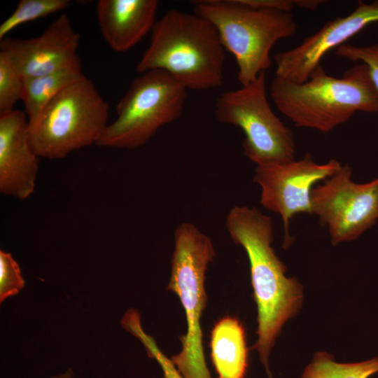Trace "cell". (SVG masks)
Instances as JSON below:
<instances>
[{
	"instance_id": "obj_24",
	"label": "cell",
	"mask_w": 378,
	"mask_h": 378,
	"mask_svg": "<svg viewBox=\"0 0 378 378\" xmlns=\"http://www.w3.org/2000/svg\"><path fill=\"white\" fill-rule=\"evenodd\" d=\"M294 6L300 8L313 10H315L324 1L320 0H293Z\"/></svg>"
},
{
	"instance_id": "obj_12",
	"label": "cell",
	"mask_w": 378,
	"mask_h": 378,
	"mask_svg": "<svg viewBox=\"0 0 378 378\" xmlns=\"http://www.w3.org/2000/svg\"><path fill=\"white\" fill-rule=\"evenodd\" d=\"M79 39L68 16L62 14L37 37L0 40V52L22 78L35 77L80 64Z\"/></svg>"
},
{
	"instance_id": "obj_15",
	"label": "cell",
	"mask_w": 378,
	"mask_h": 378,
	"mask_svg": "<svg viewBox=\"0 0 378 378\" xmlns=\"http://www.w3.org/2000/svg\"><path fill=\"white\" fill-rule=\"evenodd\" d=\"M211 358L218 378H245L248 349L245 329L234 317L216 323L211 332Z\"/></svg>"
},
{
	"instance_id": "obj_7",
	"label": "cell",
	"mask_w": 378,
	"mask_h": 378,
	"mask_svg": "<svg viewBox=\"0 0 378 378\" xmlns=\"http://www.w3.org/2000/svg\"><path fill=\"white\" fill-rule=\"evenodd\" d=\"M186 97L187 89L167 73H143L118 103L116 119L96 145L128 150L145 145L160 127L181 116Z\"/></svg>"
},
{
	"instance_id": "obj_14",
	"label": "cell",
	"mask_w": 378,
	"mask_h": 378,
	"mask_svg": "<svg viewBox=\"0 0 378 378\" xmlns=\"http://www.w3.org/2000/svg\"><path fill=\"white\" fill-rule=\"evenodd\" d=\"M156 0H99L97 17L103 38L123 52L139 43L156 23Z\"/></svg>"
},
{
	"instance_id": "obj_5",
	"label": "cell",
	"mask_w": 378,
	"mask_h": 378,
	"mask_svg": "<svg viewBox=\"0 0 378 378\" xmlns=\"http://www.w3.org/2000/svg\"><path fill=\"white\" fill-rule=\"evenodd\" d=\"M174 244L167 289L180 299L187 332L181 337V351L171 360L183 378H212L204 354L200 321L206 302V271L215 256L214 248L211 239L188 222L176 227Z\"/></svg>"
},
{
	"instance_id": "obj_10",
	"label": "cell",
	"mask_w": 378,
	"mask_h": 378,
	"mask_svg": "<svg viewBox=\"0 0 378 378\" xmlns=\"http://www.w3.org/2000/svg\"><path fill=\"white\" fill-rule=\"evenodd\" d=\"M341 167L340 162L335 159L325 164H317L309 153L298 160L257 166L253 181L261 188L260 202L266 209L281 216L284 248L293 240L289 234V223L293 216L312 214L311 192L314 184L329 178Z\"/></svg>"
},
{
	"instance_id": "obj_8",
	"label": "cell",
	"mask_w": 378,
	"mask_h": 378,
	"mask_svg": "<svg viewBox=\"0 0 378 378\" xmlns=\"http://www.w3.org/2000/svg\"><path fill=\"white\" fill-rule=\"evenodd\" d=\"M215 116L243 131L244 154L257 166L295 160L293 134L270 107L265 72L239 89L222 93L215 104Z\"/></svg>"
},
{
	"instance_id": "obj_20",
	"label": "cell",
	"mask_w": 378,
	"mask_h": 378,
	"mask_svg": "<svg viewBox=\"0 0 378 378\" xmlns=\"http://www.w3.org/2000/svg\"><path fill=\"white\" fill-rule=\"evenodd\" d=\"M22 77L4 53L0 52V115L13 111L15 103L22 100Z\"/></svg>"
},
{
	"instance_id": "obj_1",
	"label": "cell",
	"mask_w": 378,
	"mask_h": 378,
	"mask_svg": "<svg viewBox=\"0 0 378 378\" xmlns=\"http://www.w3.org/2000/svg\"><path fill=\"white\" fill-rule=\"evenodd\" d=\"M232 241L241 246L250 264L251 285L258 309L255 349L269 378V355L284 323L300 310L302 286L286 276V267L272 247L271 218L253 206H235L225 221Z\"/></svg>"
},
{
	"instance_id": "obj_17",
	"label": "cell",
	"mask_w": 378,
	"mask_h": 378,
	"mask_svg": "<svg viewBox=\"0 0 378 378\" xmlns=\"http://www.w3.org/2000/svg\"><path fill=\"white\" fill-rule=\"evenodd\" d=\"M378 373V357L342 363L326 352H316L300 378H369Z\"/></svg>"
},
{
	"instance_id": "obj_18",
	"label": "cell",
	"mask_w": 378,
	"mask_h": 378,
	"mask_svg": "<svg viewBox=\"0 0 378 378\" xmlns=\"http://www.w3.org/2000/svg\"><path fill=\"white\" fill-rule=\"evenodd\" d=\"M69 0H21L15 10L0 24V40L22 24L46 17L69 7Z\"/></svg>"
},
{
	"instance_id": "obj_2",
	"label": "cell",
	"mask_w": 378,
	"mask_h": 378,
	"mask_svg": "<svg viewBox=\"0 0 378 378\" xmlns=\"http://www.w3.org/2000/svg\"><path fill=\"white\" fill-rule=\"evenodd\" d=\"M225 49L214 25L176 9L157 20L136 71H163L187 90H206L223 83Z\"/></svg>"
},
{
	"instance_id": "obj_21",
	"label": "cell",
	"mask_w": 378,
	"mask_h": 378,
	"mask_svg": "<svg viewBox=\"0 0 378 378\" xmlns=\"http://www.w3.org/2000/svg\"><path fill=\"white\" fill-rule=\"evenodd\" d=\"M25 281L19 265L12 255L0 251V302L19 293Z\"/></svg>"
},
{
	"instance_id": "obj_13",
	"label": "cell",
	"mask_w": 378,
	"mask_h": 378,
	"mask_svg": "<svg viewBox=\"0 0 378 378\" xmlns=\"http://www.w3.org/2000/svg\"><path fill=\"white\" fill-rule=\"evenodd\" d=\"M39 158L29 141L24 112L14 109L0 115V192L23 200L36 187Z\"/></svg>"
},
{
	"instance_id": "obj_19",
	"label": "cell",
	"mask_w": 378,
	"mask_h": 378,
	"mask_svg": "<svg viewBox=\"0 0 378 378\" xmlns=\"http://www.w3.org/2000/svg\"><path fill=\"white\" fill-rule=\"evenodd\" d=\"M140 318V314L136 309H130L122 316L120 323L143 344L148 355L158 363L164 378H183L172 360L158 348L153 337L143 330Z\"/></svg>"
},
{
	"instance_id": "obj_11",
	"label": "cell",
	"mask_w": 378,
	"mask_h": 378,
	"mask_svg": "<svg viewBox=\"0 0 378 378\" xmlns=\"http://www.w3.org/2000/svg\"><path fill=\"white\" fill-rule=\"evenodd\" d=\"M378 22V0L358 1L355 9L345 17L326 23L300 45L274 56L276 76L295 83L307 81L330 50L337 48L371 23Z\"/></svg>"
},
{
	"instance_id": "obj_3",
	"label": "cell",
	"mask_w": 378,
	"mask_h": 378,
	"mask_svg": "<svg viewBox=\"0 0 378 378\" xmlns=\"http://www.w3.org/2000/svg\"><path fill=\"white\" fill-rule=\"evenodd\" d=\"M270 92L278 110L296 127L323 133L356 111L378 112V92L363 63L347 69L341 78L328 75L319 65L302 83L275 76Z\"/></svg>"
},
{
	"instance_id": "obj_16",
	"label": "cell",
	"mask_w": 378,
	"mask_h": 378,
	"mask_svg": "<svg viewBox=\"0 0 378 378\" xmlns=\"http://www.w3.org/2000/svg\"><path fill=\"white\" fill-rule=\"evenodd\" d=\"M84 76L80 64L43 76L22 78V102L28 124L31 125L38 119L59 92Z\"/></svg>"
},
{
	"instance_id": "obj_4",
	"label": "cell",
	"mask_w": 378,
	"mask_h": 378,
	"mask_svg": "<svg viewBox=\"0 0 378 378\" xmlns=\"http://www.w3.org/2000/svg\"><path fill=\"white\" fill-rule=\"evenodd\" d=\"M192 4L193 13L214 25L225 49L234 57L241 85L271 66L270 50L279 40L297 32L290 12L254 6L244 0H200Z\"/></svg>"
},
{
	"instance_id": "obj_6",
	"label": "cell",
	"mask_w": 378,
	"mask_h": 378,
	"mask_svg": "<svg viewBox=\"0 0 378 378\" xmlns=\"http://www.w3.org/2000/svg\"><path fill=\"white\" fill-rule=\"evenodd\" d=\"M108 104L84 76L69 85L29 125L31 148L38 158L62 159L96 144L108 126Z\"/></svg>"
},
{
	"instance_id": "obj_22",
	"label": "cell",
	"mask_w": 378,
	"mask_h": 378,
	"mask_svg": "<svg viewBox=\"0 0 378 378\" xmlns=\"http://www.w3.org/2000/svg\"><path fill=\"white\" fill-rule=\"evenodd\" d=\"M335 54L340 57L354 62L361 61L366 64L378 92V43L368 46L343 44L336 48Z\"/></svg>"
},
{
	"instance_id": "obj_23",
	"label": "cell",
	"mask_w": 378,
	"mask_h": 378,
	"mask_svg": "<svg viewBox=\"0 0 378 378\" xmlns=\"http://www.w3.org/2000/svg\"><path fill=\"white\" fill-rule=\"evenodd\" d=\"M248 4L290 12L294 8L293 0H244Z\"/></svg>"
},
{
	"instance_id": "obj_25",
	"label": "cell",
	"mask_w": 378,
	"mask_h": 378,
	"mask_svg": "<svg viewBox=\"0 0 378 378\" xmlns=\"http://www.w3.org/2000/svg\"><path fill=\"white\" fill-rule=\"evenodd\" d=\"M74 372L69 368L66 372L52 377V378H73Z\"/></svg>"
},
{
	"instance_id": "obj_9",
	"label": "cell",
	"mask_w": 378,
	"mask_h": 378,
	"mask_svg": "<svg viewBox=\"0 0 378 378\" xmlns=\"http://www.w3.org/2000/svg\"><path fill=\"white\" fill-rule=\"evenodd\" d=\"M347 164L311 192L312 212L327 226L333 245L357 239L378 220V178L366 183L351 180Z\"/></svg>"
}]
</instances>
